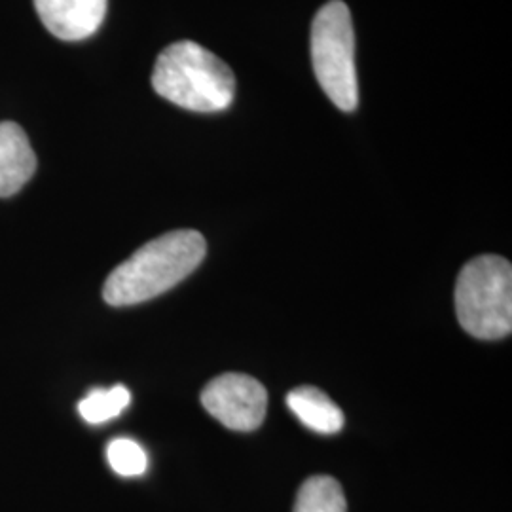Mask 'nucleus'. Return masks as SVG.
I'll use <instances>...</instances> for the list:
<instances>
[{
    "mask_svg": "<svg viewBox=\"0 0 512 512\" xmlns=\"http://www.w3.org/2000/svg\"><path fill=\"white\" fill-rule=\"evenodd\" d=\"M131 401V393L124 385H114L110 389H93L80 403L78 412L82 420L99 425L118 418Z\"/></svg>",
    "mask_w": 512,
    "mask_h": 512,
    "instance_id": "nucleus-10",
    "label": "nucleus"
},
{
    "mask_svg": "<svg viewBox=\"0 0 512 512\" xmlns=\"http://www.w3.org/2000/svg\"><path fill=\"white\" fill-rule=\"evenodd\" d=\"M37 156L16 122H0V198L16 196L33 179Z\"/></svg>",
    "mask_w": 512,
    "mask_h": 512,
    "instance_id": "nucleus-7",
    "label": "nucleus"
},
{
    "mask_svg": "<svg viewBox=\"0 0 512 512\" xmlns=\"http://www.w3.org/2000/svg\"><path fill=\"white\" fill-rule=\"evenodd\" d=\"M294 512H348V503L338 480L317 475L300 486Z\"/></svg>",
    "mask_w": 512,
    "mask_h": 512,
    "instance_id": "nucleus-9",
    "label": "nucleus"
},
{
    "mask_svg": "<svg viewBox=\"0 0 512 512\" xmlns=\"http://www.w3.org/2000/svg\"><path fill=\"white\" fill-rule=\"evenodd\" d=\"M459 325L480 340H499L512 330V268L503 256L469 260L456 281Z\"/></svg>",
    "mask_w": 512,
    "mask_h": 512,
    "instance_id": "nucleus-3",
    "label": "nucleus"
},
{
    "mask_svg": "<svg viewBox=\"0 0 512 512\" xmlns=\"http://www.w3.org/2000/svg\"><path fill=\"white\" fill-rule=\"evenodd\" d=\"M107 461L116 475L126 478L145 475L148 467L145 448L131 439L110 440L107 446Z\"/></svg>",
    "mask_w": 512,
    "mask_h": 512,
    "instance_id": "nucleus-11",
    "label": "nucleus"
},
{
    "mask_svg": "<svg viewBox=\"0 0 512 512\" xmlns=\"http://www.w3.org/2000/svg\"><path fill=\"white\" fill-rule=\"evenodd\" d=\"M107 4L109 0H35L44 27L65 42L95 35L107 16Z\"/></svg>",
    "mask_w": 512,
    "mask_h": 512,
    "instance_id": "nucleus-6",
    "label": "nucleus"
},
{
    "mask_svg": "<svg viewBox=\"0 0 512 512\" xmlns=\"http://www.w3.org/2000/svg\"><path fill=\"white\" fill-rule=\"evenodd\" d=\"M207 243L196 230H175L137 249L107 277L103 298L110 306H133L179 285L205 258Z\"/></svg>",
    "mask_w": 512,
    "mask_h": 512,
    "instance_id": "nucleus-1",
    "label": "nucleus"
},
{
    "mask_svg": "<svg viewBox=\"0 0 512 512\" xmlns=\"http://www.w3.org/2000/svg\"><path fill=\"white\" fill-rule=\"evenodd\" d=\"M311 63L330 101L344 112L357 109L355 33L349 8L342 0H330L315 14L311 23Z\"/></svg>",
    "mask_w": 512,
    "mask_h": 512,
    "instance_id": "nucleus-4",
    "label": "nucleus"
},
{
    "mask_svg": "<svg viewBox=\"0 0 512 512\" xmlns=\"http://www.w3.org/2000/svg\"><path fill=\"white\" fill-rule=\"evenodd\" d=\"M287 406L308 429L321 435H334L344 427L342 410L317 387L302 385L287 395Z\"/></svg>",
    "mask_w": 512,
    "mask_h": 512,
    "instance_id": "nucleus-8",
    "label": "nucleus"
},
{
    "mask_svg": "<svg viewBox=\"0 0 512 512\" xmlns=\"http://www.w3.org/2000/svg\"><path fill=\"white\" fill-rule=\"evenodd\" d=\"M152 88L181 109L219 112L232 105L236 78L220 57L192 40H181L158 55Z\"/></svg>",
    "mask_w": 512,
    "mask_h": 512,
    "instance_id": "nucleus-2",
    "label": "nucleus"
},
{
    "mask_svg": "<svg viewBox=\"0 0 512 512\" xmlns=\"http://www.w3.org/2000/svg\"><path fill=\"white\" fill-rule=\"evenodd\" d=\"M203 408L232 431H255L266 418V387L247 374H222L202 391Z\"/></svg>",
    "mask_w": 512,
    "mask_h": 512,
    "instance_id": "nucleus-5",
    "label": "nucleus"
}]
</instances>
